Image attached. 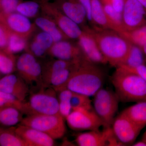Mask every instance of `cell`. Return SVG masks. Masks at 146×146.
<instances>
[{
	"mask_svg": "<svg viewBox=\"0 0 146 146\" xmlns=\"http://www.w3.org/2000/svg\"><path fill=\"white\" fill-rule=\"evenodd\" d=\"M86 28L94 36L107 63L116 68L122 64L132 44L119 33L112 30Z\"/></svg>",
	"mask_w": 146,
	"mask_h": 146,
	"instance_id": "cell-1",
	"label": "cell"
},
{
	"mask_svg": "<svg viewBox=\"0 0 146 146\" xmlns=\"http://www.w3.org/2000/svg\"><path fill=\"white\" fill-rule=\"evenodd\" d=\"M104 80L103 71L96 64L83 59L73 71L66 88L74 93L94 96L103 88Z\"/></svg>",
	"mask_w": 146,
	"mask_h": 146,
	"instance_id": "cell-2",
	"label": "cell"
},
{
	"mask_svg": "<svg viewBox=\"0 0 146 146\" xmlns=\"http://www.w3.org/2000/svg\"><path fill=\"white\" fill-rule=\"evenodd\" d=\"M110 80L120 102L146 101V82L139 76L117 68Z\"/></svg>",
	"mask_w": 146,
	"mask_h": 146,
	"instance_id": "cell-3",
	"label": "cell"
},
{
	"mask_svg": "<svg viewBox=\"0 0 146 146\" xmlns=\"http://www.w3.org/2000/svg\"><path fill=\"white\" fill-rule=\"evenodd\" d=\"M26 103L27 115L60 114L56 92L50 86H40L39 91L31 94Z\"/></svg>",
	"mask_w": 146,
	"mask_h": 146,
	"instance_id": "cell-4",
	"label": "cell"
},
{
	"mask_svg": "<svg viewBox=\"0 0 146 146\" xmlns=\"http://www.w3.org/2000/svg\"><path fill=\"white\" fill-rule=\"evenodd\" d=\"M65 119L60 114L27 115L20 124L40 131L54 140L62 138L66 132Z\"/></svg>",
	"mask_w": 146,
	"mask_h": 146,
	"instance_id": "cell-5",
	"label": "cell"
},
{
	"mask_svg": "<svg viewBox=\"0 0 146 146\" xmlns=\"http://www.w3.org/2000/svg\"><path fill=\"white\" fill-rule=\"evenodd\" d=\"M94 97L93 108L103 123V127H111L120 102L115 92L102 88Z\"/></svg>",
	"mask_w": 146,
	"mask_h": 146,
	"instance_id": "cell-6",
	"label": "cell"
},
{
	"mask_svg": "<svg viewBox=\"0 0 146 146\" xmlns=\"http://www.w3.org/2000/svg\"><path fill=\"white\" fill-rule=\"evenodd\" d=\"M41 11L52 18L69 39H78L82 32L81 27L66 16L54 2L44 0L40 3Z\"/></svg>",
	"mask_w": 146,
	"mask_h": 146,
	"instance_id": "cell-7",
	"label": "cell"
},
{
	"mask_svg": "<svg viewBox=\"0 0 146 146\" xmlns=\"http://www.w3.org/2000/svg\"><path fill=\"white\" fill-rule=\"evenodd\" d=\"M16 70L29 86L40 87L43 85L42 66L31 53H24L18 57L16 60Z\"/></svg>",
	"mask_w": 146,
	"mask_h": 146,
	"instance_id": "cell-8",
	"label": "cell"
},
{
	"mask_svg": "<svg viewBox=\"0 0 146 146\" xmlns=\"http://www.w3.org/2000/svg\"><path fill=\"white\" fill-rule=\"evenodd\" d=\"M65 120L69 127L74 130H97L104 126L103 123L94 109L72 110Z\"/></svg>",
	"mask_w": 146,
	"mask_h": 146,
	"instance_id": "cell-9",
	"label": "cell"
},
{
	"mask_svg": "<svg viewBox=\"0 0 146 146\" xmlns=\"http://www.w3.org/2000/svg\"><path fill=\"white\" fill-rule=\"evenodd\" d=\"M75 142L79 146H123L115 137L111 127L101 131L90 130L79 133Z\"/></svg>",
	"mask_w": 146,
	"mask_h": 146,
	"instance_id": "cell-10",
	"label": "cell"
},
{
	"mask_svg": "<svg viewBox=\"0 0 146 146\" xmlns=\"http://www.w3.org/2000/svg\"><path fill=\"white\" fill-rule=\"evenodd\" d=\"M122 15L123 31H131L146 25V9L137 0H125Z\"/></svg>",
	"mask_w": 146,
	"mask_h": 146,
	"instance_id": "cell-11",
	"label": "cell"
},
{
	"mask_svg": "<svg viewBox=\"0 0 146 146\" xmlns=\"http://www.w3.org/2000/svg\"><path fill=\"white\" fill-rule=\"evenodd\" d=\"M111 127L115 137L123 146L132 145L141 131L122 112L115 117Z\"/></svg>",
	"mask_w": 146,
	"mask_h": 146,
	"instance_id": "cell-12",
	"label": "cell"
},
{
	"mask_svg": "<svg viewBox=\"0 0 146 146\" xmlns=\"http://www.w3.org/2000/svg\"><path fill=\"white\" fill-rule=\"evenodd\" d=\"M0 23H3L11 32L28 39L35 31L36 26L29 18L17 12L3 14Z\"/></svg>",
	"mask_w": 146,
	"mask_h": 146,
	"instance_id": "cell-13",
	"label": "cell"
},
{
	"mask_svg": "<svg viewBox=\"0 0 146 146\" xmlns=\"http://www.w3.org/2000/svg\"><path fill=\"white\" fill-rule=\"evenodd\" d=\"M82 29V33L78 39V44L81 50L85 59L96 65L108 63L94 36L86 27H84Z\"/></svg>",
	"mask_w": 146,
	"mask_h": 146,
	"instance_id": "cell-14",
	"label": "cell"
},
{
	"mask_svg": "<svg viewBox=\"0 0 146 146\" xmlns=\"http://www.w3.org/2000/svg\"><path fill=\"white\" fill-rule=\"evenodd\" d=\"M0 91L11 94L22 102H25L29 92V86L18 75H6L0 79Z\"/></svg>",
	"mask_w": 146,
	"mask_h": 146,
	"instance_id": "cell-15",
	"label": "cell"
},
{
	"mask_svg": "<svg viewBox=\"0 0 146 146\" xmlns=\"http://www.w3.org/2000/svg\"><path fill=\"white\" fill-rule=\"evenodd\" d=\"M50 55L65 60H80L84 58L78 44L75 45L68 40L55 42L48 51Z\"/></svg>",
	"mask_w": 146,
	"mask_h": 146,
	"instance_id": "cell-16",
	"label": "cell"
},
{
	"mask_svg": "<svg viewBox=\"0 0 146 146\" xmlns=\"http://www.w3.org/2000/svg\"><path fill=\"white\" fill-rule=\"evenodd\" d=\"M16 133L28 144L29 146H53L54 140L42 131L20 124L14 127Z\"/></svg>",
	"mask_w": 146,
	"mask_h": 146,
	"instance_id": "cell-17",
	"label": "cell"
},
{
	"mask_svg": "<svg viewBox=\"0 0 146 146\" xmlns=\"http://www.w3.org/2000/svg\"><path fill=\"white\" fill-rule=\"evenodd\" d=\"M54 3L63 13L82 28L86 27V10L78 0H56Z\"/></svg>",
	"mask_w": 146,
	"mask_h": 146,
	"instance_id": "cell-18",
	"label": "cell"
},
{
	"mask_svg": "<svg viewBox=\"0 0 146 146\" xmlns=\"http://www.w3.org/2000/svg\"><path fill=\"white\" fill-rule=\"evenodd\" d=\"M80 62L72 68L63 69L53 73L43 81V85L51 87L56 93L65 89L73 71Z\"/></svg>",
	"mask_w": 146,
	"mask_h": 146,
	"instance_id": "cell-19",
	"label": "cell"
},
{
	"mask_svg": "<svg viewBox=\"0 0 146 146\" xmlns=\"http://www.w3.org/2000/svg\"><path fill=\"white\" fill-rule=\"evenodd\" d=\"M34 24L42 31L48 33L52 37L54 43L69 39L55 22L48 16L45 15L37 17L35 19Z\"/></svg>",
	"mask_w": 146,
	"mask_h": 146,
	"instance_id": "cell-20",
	"label": "cell"
},
{
	"mask_svg": "<svg viewBox=\"0 0 146 146\" xmlns=\"http://www.w3.org/2000/svg\"><path fill=\"white\" fill-rule=\"evenodd\" d=\"M142 130L146 126V101L136 102L122 112Z\"/></svg>",
	"mask_w": 146,
	"mask_h": 146,
	"instance_id": "cell-21",
	"label": "cell"
},
{
	"mask_svg": "<svg viewBox=\"0 0 146 146\" xmlns=\"http://www.w3.org/2000/svg\"><path fill=\"white\" fill-rule=\"evenodd\" d=\"M91 15L92 23L96 25L97 27L111 29L101 0H91Z\"/></svg>",
	"mask_w": 146,
	"mask_h": 146,
	"instance_id": "cell-22",
	"label": "cell"
},
{
	"mask_svg": "<svg viewBox=\"0 0 146 146\" xmlns=\"http://www.w3.org/2000/svg\"><path fill=\"white\" fill-rule=\"evenodd\" d=\"M23 113L14 108L0 107V125L13 127L21 123Z\"/></svg>",
	"mask_w": 146,
	"mask_h": 146,
	"instance_id": "cell-23",
	"label": "cell"
},
{
	"mask_svg": "<svg viewBox=\"0 0 146 146\" xmlns=\"http://www.w3.org/2000/svg\"><path fill=\"white\" fill-rule=\"evenodd\" d=\"M0 146H29L16 133L13 126L8 128L0 126Z\"/></svg>",
	"mask_w": 146,
	"mask_h": 146,
	"instance_id": "cell-24",
	"label": "cell"
},
{
	"mask_svg": "<svg viewBox=\"0 0 146 146\" xmlns=\"http://www.w3.org/2000/svg\"><path fill=\"white\" fill-rule=\"evenodd\" d=\"M105 13L112 30L120 33L123 31L122 13L113 8L109 0H101Z\"/></svg>",
	"mask_w": 146,
	"mask_h": 146,
	"instance_id": "cell-25",
	"label": "cell"
},
{
	"mask_svg": "<svg viewBox=\"0 0 146 146\" xmlns=\"http://www.w3.org/2000/svg\"><path fill=\"white\" fill-rule=\"evenodd\" d=\"M145 56L142 48L141 47L132 44L125 60L122 64L119 65L127 67H135L145 65Z\"/></svg>",
	"mask_w": 146,
	"mask_h": 146,
	"instance_id": "cell-26",
	"label": "cell"
},
{
	"mask_svg": "<svg viewBox=\"0 0 146 146\" xmlns=\"http://www.w3.org/2000/svg\"><path fill=\"white\" fill-rule=\"evenodd\" d=\"M27 39L11 32L7 47L4 51L13 54L21 52L27 49Z\"/></svg>",
	"mask_w": 146,
	"mask_h": 146,
	"instance_id": "cell-27",
	"label": "cell"
},
{
	"mask_svg": "<svg viewBox=\"0 0 146 146\" xmlns=\"http://www.w3.org/2000/svg\"><path fill=\"white\" fill-rule=\"evenodd\" d=\"M58 93L59 113L65 119L72 111L71 99L73 92L70 89L65 88L57 92Z\"/></svg>",
	"mask_w": 146,
	"mask_h": 146,
	"instance_id": "cell-28",
	"label": "cell"
},
{
	"mask_svg": "<svg viewBox=\"0 0 146 146\" xmlns=\"http://www.w3.org/2000/svg\"><path fill=\"white\" fill-rule=\"evenodd\" d=\"M119 33L131 44L141 48L146 44V25L131 31H123Z\"/></svg>",
	"mask_w": 146,
	"mask_h": 146,
	"instance_id": "cell-29",
	"label": "cell"
},
{
	"mask_svg": "<svg viewBox=\"0 0 146 146\" xmlns=\"http://www.w3.org/2000/svg\"><path fill=\"white\" fill-rule=\"evenodd\" d=\"M0 107L14 108L20 110L23 114L27 115L26 101H21L13 95L1 91H0Z\"/></svg>",
	"mask_w": 146,
	"mask_h": 146,
	"instance_id": "cell-30",
	"label": "cell"
},
{
	"mask_svg": "<svg viewBox=\"0 0 146 146\" xmlns=\"http://www.w3.org/2000/svg\"><path fill=\"white\" fill-rule=\"evenodd\" d=\"M41 10L40 3L34 1H22L16 7V12L27 18H35Z\"/></svg>",
	"mask_w": 146,
	"mask_h": 146,
	"instance_id": "cell-31",
	"label": "cell"
},
{
	"mask_svg": "<svg viewBox=\"0 0 146 146\" xmlns=\"http://www.w3.org/2000/svg\"><path fill=\"white\" fill-rule=\"evenodd\" d=\"M16 60L14 54L0 49V73L5 75L12 74L16 70Z\"/></svg>",
	"mask_w": 146,
	"mask_h": 146,
	"instance_id": "cell-32",
	"label": "cell"
},
{
	"mask_svg": "<svg viewBox=\"0 0 146 146\" xmlns=\"http://www.w3.org/2000/svg\"><path fill=\"white\" fill-rule=\"evenodd\" d=\"M71 106L72 110L78 108L94 109L90 97L74 92H73L71 99Z\"/></svg>",
	"mask_w": 146,
	"mask_h": 146,
	"instance_id": "cell-33",
	"label": "cell"
},
{
	"mask_svg": "<svg viewBox=\"0 0 146 146\" xmlns=\"http://www.w3.org/2000/svg\"><path fill=\"white\" fill-rule=\"evenodd\" d=\"M23 0H0V10L3 14L16 12L18 4Z\"/></svg>",
	"mask_w": 146,
	"mask_h": 146,
	"instance_id": "cell-34",
	"label": "cell"
},
{
	"mask_svg": "<svg viewBox=\"0 0 146 146\" xmlns=\"http://www.w3.org/2000/svg\"><path fill=\"white\" fill-rule=\"evenodd\" d=\"M33 39L42 45L48 51L54 43L52 36L48 33L43 31L36 34Z\"/></svg>",
	"mask_w": 146,
	"mask_h": 146,
	"instance_id": "cell-35",
	"label": "cell"
},
{
	"mask_svg": "<svg viewBox=\"0 0 146 146\" xmlns=\"http://www.w3.org/2000/svg\"><path fill=\"white\" fill-rule=\"evenodd\" d=\"M10 32L4 24L0 23V49L5 50L6 48Z\"/></svg>",
	"mask_w": 146,
	"mask_h": 146,
	"instance_id": "cell-36",
	"label": "cell"
},
{
	"mask_svg": "<svg viewBox=\"0 0 146 146\" xmlns=\"http://www.w3.org/2000/svg\"><path fill=\"white\" fill-rule=\"evenodd\" d=\"M117 68H121L125 70L135 74L146 82V66L145 64L135 67H127L123 65H119Z\"/></svg>",
	"mask_w": 146,
	"mask_h": 146,
	"instance_id": "cell-37",
	"label": "cell"
},
{
	"mask_svg": "<svg viewBox=\"0 0 146 146\" xmlns=\"http://www.w3.org/2000/svg\"><path fill=\"white\" fill-rule=\"evenodd\" d=\"M30 49V52H29L31 53L35 57H42L48 53V51L44 47L34 39L31 44Z\"/></svg>",
	"mask_w": 146,
	"mask_h": 146,
	"instance_id": "cell-38",
	"label": "cell"
},
{
	"mask_svg": "<svg viewBox=\"0 0 146 146\" xmlns=\"http://www.w3.org/2000/svg\"><path fill=\"white\" fill-rule=\"evenodd\" d=\"M113 8L118 13H122L124 5L125 0H109Z\"/></svg>",
	"mask_w": 146,
	"mask_h": 146,
	"instance_id": "cell-39",
	"label": "cell"
},
{
	"mask_svg": "<svg viewBox=\"0 0 146 146\" xmlns=\"http://www.w3.org/2000/svg\"><path fill=\"white\" fill-rule=\"evenodd\" d=\"M85 9L87 16V21L92 23L91 15V0H78Z\"/></svg>",
	"mask_w": 146,
	"mask_h": 146,
	"instance_id": "cell-40",
	"label": "cell"
},
{
	"mask_svg": "<svg viewBox=\"0 0 146 146\" xmlns=\"http://www.w3.org/2000/svg\"><path fill=\"white\" fill-rule=\"evenodd\" d=\"M133 146H146V142L143 140L134 143L132 145Z\"/></svg>",
	"mask_w": 146,
	"mask_h": 146,
	"instance_id": "cell-41",
	"label": "cell"
},
{
	"mask_svg": "<svg viewBox=\"0 0 146 146\" xmlns=\"http://www.w3.org/2000/svg\"><path fill=\"white\" fill-rule=\"evenodd\" d=\"M142 48V50H143V52L145 56V63H146V44L143 46V47L141 48Z\"/></svg>",
	"mask_w": 146,
	"mask_h": 146,
	"instance_id": "cell-42",
	"label": "cell"
},
{
	"mask_svg": "<svg viewBox=\"0 0 146 146\" xmlns=\"http://www.w3.org/2000/svg\"><path fill=\"white\" fill-rule=\"evenodd\" d=\"M146 9V0H137Z\"/></svg>",
	"mask_w": 146,
	"mask_h": 146,
	"instance_id": "cell-43",
	"label": "cell"
},
{
	"mask_svg": "<svg viewBox=\"0 0 146 146\" xmlns=\"http://www.w3.org/2000/svg\"><path fill=\"white\" fill-rule=\"evenodd\" d=\"M141 140L146 142V130L145 131V133L143 134V136H142V138Z\"/></svg>",
	"mask_w": 146,
	"mask_h": 146,
	"instance_id": "cell-44",
	"label": "cell"
},
{
	"mask_svg": "<svg viewBox=\"0 0 146 146\" xmlns=\"http://www.w3.org/2000/svg\"><path fill=\"white\" fill-rule=\"evenodd\" d=\"M3 15V13H2L1 11L0 10V21H1V20L2 18Z\"/></svg>",
	"mask_w": 146,
	"mask_h": 146,
	"instance_id": "cell-45",
	"label": "cell"
}]
</instances>
